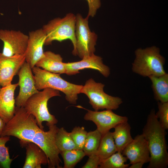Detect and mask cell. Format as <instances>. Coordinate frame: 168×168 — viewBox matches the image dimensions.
Instances as JSON below:
<instances>
[{
  "instance_id": "cell-4",
  "label": "cell",
  "mask_w": 168,
  "mask_h": 168,
  "mask_svg": "<svg viewBox=\"0 0 168 168\" xmlns=\"http://www.w3.org/2000/svg\"><path fill=\"white\" fill-rule=\"evenodd\" d=\"M135 55L132 67L134 73L144 77L160 76L166 73L164 68L166 60L159 48L153 46L139 48L135 50Z\"/></svg>"
},
{
  "instance_id": "cell-32",
  "label": "cell",
  "mask_w": 168,
  "mask_h": 168,
  "mask_svg": "<svg viewBox=\"0 0 168 168\" xmlns=\"http://www.w3.org/2000/svg\"><path fill=\"white\" fill-rule=\"evenodd\" d=\"M6 124L4 121L0 117V137L4 128Z\"/></svg>"
},
{
  "instance_id": "cell-8",
  "label": "cell",
  "mask_w": 168,
  "mask_h": 168,
  "mask_svg": "<svg viewBox=\"0 0 168 168\" xmlns=\"http://www.w3.org/2000/svg\"><path fill=\"white\" fill-rule=\"evenodd\" d=\"M89 18L87 16L84 18L79 13L76 15V53L81 58L92 55L96 50L97 36L91 30Z\"/></svg>"
},
{
  "instance_id": "cell-10",
  "label": "cell",
  "mask_w": 168,
  "mask_h": 168,
  "mask_svg": "<svg viewBox=\"0 0 168 168\" xmlns=\"http://www.w3.org/2000/svg\"><path fill=\"white\" fill-rule=\"evenodd\" d=\"M28 38L20 30L0 29V40L3 43L2 53L8 56L24 54Z\"/></svg>"
},
{
  "instance_id": "cell-31",
  "label": "cell",
  "mask_w": 168,
  "mask_h": 168,
  "mask_svg": "<svg viewBox=\"0 0 168 168\" xmlns=\"http://www.w3.org/2000/svg\"><path fill=\"white\" fill-rule=\"evenodd\" d=\"M144 163L141 162H135L132 164L128 167L129 168H142Z\"/></svg>"
},
{
  "instance_id": "cell-28",
  "label": "cell",
  "mask_w": 168,
  "mask_h": 168,
  "mask_svg": "<svg viewBox=\"0 0 168 168\" xmlns=\"http://www.w3.org/2000/svg\"><path fill=\"white\" fill-rule=\"evenodd\" d=\"M158 111L155 113L156 117L166 129H168V102L161 103L158 101Z\"/></svg>"
},
{
  "instance_id": "cell-21",
  "label": "cell",
  "mask_w": 168,
  "mask_h": 168,
  "mask_svg": "<svg viewBox=\"0 0 168 168\" xmlns=\"http://www.w3.org/2000/svg\"><path fill=\"white\" fill-rule=\"evenodd\" d=\"M117 152L113 132L110 131L102 135L100 143L96 153L101 161Z\"/></svg>"
},
{
  "instance_id": "cell-14",
  "label": "cell",
  "mask_w": 168,
  "mask_h": 168,
  "mask_svg": "<svg viewBox=\"0 0 168 168\" xmlns=\"http://www.w3.org/2000/svg\"><path fill=\"white\" fill-rule=\"evenodd\" d=\"M81 61L65 63L66 74L68 75H75L80 70L90 68L98 71L104 77H107L110 74V68L105 64L102 58L94 54L84 57Z\"/></svg>"
},
{
  "instance_id": "cell-9",
  "label": "cell",
  "mask_w": 168,
  "mask_h": 168,
  "mask_svg": "<svg viewBox=\"0 0 168 168\" xmlns=\"http://www.w3.org/2000/svg\"><path fill=\"white\" fill-rule=\"evenodd\" d=\"M87 112L84 117V120L93 122L96 125L97 129L104 135L118 124L128 121L127 117L122 116L113 112L112 110L98 111L86 109Z\"/></svg>"
},
{
  "instance_id": "cell-23",
  "label": "cell",
  "mask_w": 168,
  "mask_h": 168,
  "mask_svg": "<svg viewBox=\"0 0 168 168\" xmlns=\"http://www.w3.org/2000/svg\"><path fill=\"white\" fill-rule=\"evenodd\" d=\"M97 129L87 132L83 150L86 156H89L96 154L102 136Z\"/></svg>"
},
{
  "instance_id": "cell-13",
  "label": "cell",
  "mask_w": 168,
  "mask_h": 168,
  "mask_svg": "<svg viewBox=\"0 0 168 168\" xmlns=\"http://www.w3.org/2000/svg\"><path fill=\"white\" fill-rule=\"evenodd\" d=\"M25 62V54L8 56L0 53V85L2 87L12 84L14 77Z\"/></svg>"
},
{
  "instance_id": "cell-1",
  "label": "cell",
  "mask_w": 168,
  "mask_h": 168,
  "mask_svg": "<svg viewBox=\"0 0 168 168\" xmlns=\"http://www.w3.org/2000/svg\"><path fill=\"white\" fill-rule=\"evenodd\" d=\"M44 131L37 124L35 117L24 107H16L13 117L7 123L0 136H12L20 140L21 147L28 142H33L42 148L48 159V167L61 168L60 151L55 143V137L58 128L56 124L48 126Z\"/></svg>"
},
{
  "instance_id": "cell-6",
  "label": "cell",
  "mask_w": 168,
  "mask_h": 168,
  "mask_svg": "<svg viewBox=\"0 0 168 168\" xmlns=\"http://www.w3.org/2000/svg\"><path fill=\"white\" fill-rule=\"evenodd\" d=\"M56 96H60L59 91L46 88L30 97L24 106L28 112L35 117L37 124L42 130H44L42 125L44 121L46 122L47 126L56 124L58 122L55 116L49 113L47 105L49 99Z\"/></svg>"
},
{
  "instance_id": "cell-17",
  "label": "cell",
  "mask_w": 168,
  "mask_h": 168,
  "mask_svg": "<svg viewBox=\"0 0 168 168\" xmlns=\"http://www.w3.org/2000/svg\"><path fill=\"white\" fill-rule=\"evenodd\" d=\"M25 147L26 150V157L23 168H41V165L48 164L47 156L39 146L30 142Z\"/></svg>"
},
{
  "instance_id": "cell-20",
  "label": "cell",
  "mask_w": 168,
  "mask_h": 168,
  "mask_svg": "<svg viewBox=\"0 0 168 168\" xmlns=\"http://www.w3.org/2000/svg\"><path fill=\"white\" fill-rule=\"evenodd\" d=\"M114 128L113 136L117 152H122L133 140L131 134V127L127 121L118 124Z\"/></svg>"
},
{
  "instance_id": "cell-24",
  "label": "cell",
  "mask_w": 168,
  "mask_h": 168,
  "mask_svg": "<svg viewBox=\"0 0 168 168\" xmlns=\"http://www.w3.org/2000/svg\"><path fill=\"white\" fill-rule=\"evenodd\" d=\"M64 161L63 168H73L86 155L82 150L72 149L60 152Z\"/></svg>"
},
{
  "instance_id": "cell-2",
  "label": "cell",
  "mask_w": 168,
  "mask_h": 168,
  "mask_svg": "<svg viewBox=\"0 0 168 168\" xmlns=\"http://www.w3.org/2000/svg\"><path fill=\"white\" fill-rule=\"evenodd\" d=\"M166 129L152 109L148 115L142 134L147 141L150 155L147 168H166L168 153L166 140Z\"/></svg>"
},
{
  "instance_id": "cell-27",
  "label": "cell",
  "mask_w": 168,
  "mask_h": 168,
  "mask_svg": "<svg viewBox=\"0 0 168 168\" xmlns=\"http://www.w3.org/2000/svg\"><path fill=\"white\" fill-rule=\"evenodd\" d=\"M87 133V132L83 126H76L70 133L78 149L83 150Z\"/></svg>"
},
{
  "instance_id": "cell-5",
  "label": "cell",
  "mask_w": 168,
  "mask_h": 168,
  "mask_svg": "<svg viewBox=\"0 0 168 168\" xmlns=\"http://www.w3.org/2000/svg\"><path fill=\"white\" fill-rule=\"evenodd\" d=\"M76 16L69 13L63 18L58 17L49 21L42 28L46 35L44 45H49L54 41L61 42L69 40L73 45L72 53L76 56L75 28Z\"/></svg>"
},
{
  "instance_id": "cell-15",
  "label": "cell",
  "mask_w": 168,
  "mask_h": 168,
  "mask_svg": "<svg viewBox=\"0 0 168 168\" xmlns=\"http://www.w3.org/2000/svg\"><path fill=\"white\" fill-rule=\"evenodd\" d=\"M130 161V164L149 162L150 155L147 143L142 134L137 135L122 152Z\"/></svg>"
},
{
  "instance_id": "cell-25",
  "label": "cell",
  "mask_w": 168,
  "mask_h": 168,
  "mask_svg": "<svg viewBox=\"0 0 168 168\" xmlns=\"http://www.w3.org/2000/svg\"><path fill=\"white\" fill-rule=\"evenodd\" d=\"M128 160L121 152H117L102 161L100 168H128L129 164L125 163Z\"/></svg>"
},
{
  "instance_id": "cell-18",
  "label": "cell",
  "mask_w": 168,
  "mask_h": 168,
  "mask_svg": "<svg viewBox=\"0 0 168 168\" xmlns=\"http://www.w3.org/2000/svg\"><path fill=\"white\" fill-rule=\"evenodd\" d=\"M44 54V57L37 62L35 66L53 73L66 74L65 63L63 62L60 54L49 51L45 52Z\"/></svg>"
},
{
  "instance_id": "cell-33",
  "label": "cell",
  "mask_w": 168,
  "mask_h": 168,
  "mask_svg": "<svg viewBox=\"0 0 168 168\" xmlns=\"http://www.w3.org/2000/svg\"><path fill=\"white\" fill-rule=\"evenodd\" d=\"M0 86H1V85H0V89H1V88H0Z\"/></svg>"
},
{
  "instance_id": "cell-26",
  "label": "cell",
  "mask_w": 168,
  "mask_h": 168,
  "mask_svg": "<svg viewBox=\"0 0 168 168\" xmlns=\"http://www.w3.org/2000/svg\"><path fill=\"white\" fill-rule=\"evenodd\" d=\"M10 140L9 136L0 137V167L10 168L14 159L10 158L8 148L6 143Z\"/></svg>"
},
{
  "instance_id": "cell-30",
  "label": "cell",
  "mask_w": 168,
  "mask_h": 168,
  "mask_svg": "<svg viewBox=\"0 0 168 168\" xmlns=\"http://www.w3.org/2000/svg\"><path fill=\"white\" fill-rule=\"evenodd\" d=\"M101 160L96 154L89 156V158L85 164L82 168H99Z\"/></svg>"
},
{
  "instance_id": "cell-11",
  "label": "cell",
  "mask_w": 168,
  "mask_h": 168,
  "mask_svg": "<svg viewBox=\"0 0 168 168\" xmlns=\"http://www.w3.org/2000/svg\"><path fill=\"white\" fill-rule=\"evenodd\" d=\"M32 68L30 65L25 62L18 71V86L20 90L15 99L16 106L24 107L28 99L39 91L36 89L33 74Z\"/></svg>"
},
{
  "instance_id": "cell-7",
  "label": "cell",
  "mask_w": 168,
  "mask_h": 168,
  "mask_svg": "<svg viewBox=\"0 0 168 168\" xmlns=\"http://www.w3.org/2000/svg\"><path fill=\"white\" fill-rule=\"evenodd\" d=\"M105 85L97 82L92 78L87 80L82 86L81 93L86 95L89 103L95 111L100 110H116L123 103L122 99L106 93L104 91Z\"/></svg>"
},
{
  "instance_id": "cell-22",
  "label": "cell",
  "mask_w": 168,
  "mask_h": 168,
  "mask_svg": "<svg viewBox=\"0 0 168 168\" xmlns=\"http://www.w3.org/2000/svg\"><path fill=\"white\" fill-rule=\"evenodd\" d=\"M55 143L60 152L78 149L70 133L68 132L63 127L58 128L56 135Z\"/></svg>"
},
{
  "instance_id": "cell-3",
  "label": "cell",
  "mask_w": 168,
  "mask_h": 168,
  "mask_svg": "<svg viewBox=\"0 0 168 168\" xmlns=\"http://www.w3.org/2000/svg\"><path fill=\"white\" fill-rule=\"evenodd\" d=\"M35 86L38 90L51 88L61 91L65 95L66 100L70 104H77L78 95L81 93L82 85L69 82L62 78L60 74L52 73L35 66L32 68Z\"/></svg>"
},
{
  "instance_id": "cell-16",
  "label": "cell",
  "mask_w": 168,
  "mask_h": 168,
  "mask_svg": "<svg viewBox=\"0 0 168 168\" xmlns=\"http://www.w3.org/2000/svg\"><path fill=\"white\" fill-rule=\"evenodd\" d=\"M18 83L2 87L0 90V117L6 123L13 116L15 110L14 93Z\"/></svg>"
},
{
  "instance_id": "cell-12",
  "label": "cell",
  "mask_w": 168,
  "mask_h": 168,
  "mask_svg": "<svg viewBox=\"0 0 168 168\" xmlns=\"http://www.w3.org/2000/svg\"><path fill=\"white\" fill-rule=\"evenodd\" d=\"M27 48L25 53L26 62L32 68L44 56L43 47L46 39L42 28L29 32Z\"/></svg>"
},
{
  "instance_id": "cell-29",
  "label": "cell",
  "mask_w": 168,
  "mask_h": 168,
  "mask_svg": "<svg viewBox=\"0 0 168 168\" xmlns=\"http://www.w3.org/2000/svg\"><path fill=\"white\" fill-rule=\"evenodd\" d=\"M88 3V11L87 16L93 17L101 6L100 0H86Z\"/></svg>"
},
{
  "instance_id": "cell-19",
  "label": "cell",
  "mask_w": 168,
  "mask_h": 168,
  "mask_svg": "<svg viewBox=\"0 0 168 168\" xmlns=\"http://www.w3.org/2000/svg\"><path fill=\"white\" fill-rule=\"evenodd\" d=\"M152 82V87L155 99L161 103L168 102V74L148 77Z\"/></svg>"
}]
</instances>
